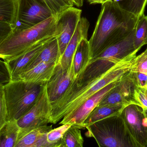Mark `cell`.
I'll list each match as a JSON object with an SVG mask.
<instances>
[{"label":"cell","instance_id":"obj_7","mask_svg":"<svg viewBox=\"0 0 147 147\" xmlns=\"http://www.w3.org/2000/svg\"><path fill=\"white\" fill-rule=\"evenodd\" d=\"M17 13L13 32L30 28L53 15L43 0H17Z\"/></svg>","mask_w":147,"mask_h":147},{"label":"cell","instance_id":"obj_23","mask_svg":"<svg viewBox=\"0 0 147 147\" xmlns=\"http://www.w3.org/2000/svg\"><path fill=\"white\" fill-rule=\"evenodd\" d=\"M80 129L77 126L71 125L64 134L61 143L65 147H84Z\"/></svg>","mask_w":147,"mask_h":147},{"label":"cell","instance_id":"obj_4","mask_svg":"<svg viewBox=\"0 0 147 147\" xmlns=\"http://www.w3.org/2000/svg\"><path fill=\"white\" fill-rule=\"evenodd\" d=\"M86 136L93 137L98 146L105 147H146L138 142L129 131L120 115L87 126Z\"/></svg>","mask_w":147,"mask_h":147},{"label":"cell","instance_id":"obj_12","mask_svg":"<svg viewBox=\"0 0 147 147\" xmlns=\"http://www.w3.org/2000/svg\"><path fill=\"white\" fill-rule=\"evenodd\" d=\"M82 10L72 7L59 14L58 22L60 27V33L57 37L60 59L73 36L78 23L81 19Z\"/></svg>","mask_w":147,"mask_h":147},{"label":"cell","instance_id":"obj_32","mask_svg":"<svg viewBox=\"0 0 147 147\" xmlns=\"http://www.w3.org/2000/svg\"><path fill=\"white\" fill-rule=\"evenodd\" d=\"M47 134L43 135L32 147H54L59 145L58 144H52L48 142L47 140Z\"/></svg>","mask_w":147,"mask_h":147},{"label":"cell","instance_id":"obj_8","mask_svg":"<svg viewBox=\"0 0 147 147\" xmlns=\"http://www.w3.org/2000/svg\"><path fill=\"white\" fill-rule=\"evenodd\" d=\"M51 103L47 95L46 84L42 86L34 105L16 121L20 129L19 138L31 130L47 126L51 123Z\"/></svg>","mask_w":147,"mask_h":147},{"label":"cell","instance_id":"obj_37","mask_svg":"<svg viewBox=\"0 0 147 147\" xmlns=\"http://www.w3.org/2000/svg\"><path fill=\"white\" fill-rule=\"evenodd\" d=\"M143 110H144V112H145V115L147 117V109H143Z\"/></svg>","mask_w":147,"mask_h":147},{"label":"cell","instance_id":"obj_24","mask_svg":"<svg viewBox=\"0 0 147 147\" xmlns=\"http://www.w3.org/2000/svg\"><path fill=\"white\" fill-rule=\"evenodd\" d=\"M118 3L122 8L140 17L145 13L147 1L146 0H121Z\"/></svg>","mask_w":147,"mask_h":147},{"label":"cell","instance_id":"obj_9","mask_svg":"<svg viewBox=\"0 0 147 147\" xmlns=\"http://www.w3.org/2000/svg\"><path fill=\"white\" fill-rule=\"evenodd\" d=\"M120 115L132 136L147 147V117L143 108L137 105H129L123 108Z\"/></svg>","mask_w":147,"mask_h":147},{"label":"cell","instance_id":"obj_27","mask_svg":"<svg viewBox=\"0 0 147 147\" xmlns=\"http://www.w3.org/2000/svg\"><path fill=\"white\" fill-rule=\"evenodd\" d=\"M131 71L147 76V51L146 50L141 54L136 56Z\"/></svg>","mask_w":147,"mask_h":147},{"label":"cell","instance_id":"obj_3","mask_svg":"<svg viewBox=\"0 0 147 147\" xmlns=\"http://www.w3.org/2000/svg\"><path fill=\"white\" fill-rule=\"evenodd\" d=\"M59 14L53 15L28 29L13 32L0 45V59L5 62L36 45L58 37L60 33Z\"/></svg>","mask_w":147,"mask_h":147},{"label":"cell","instance_id":"obj_18","mask_svg":"<svg viewBox=\"0 0 147 147\" xmlns=\"http://www.w3.org/2000/svg\"><path fill=\"white\" fill-rule=\"evenodd\" d=\"M125 106L126 105L121 104L98 105L86 119L83 123V126L85 129L87 126L98 121L110 117L120 115Z\"/></svg>","mask_w":147,"mask_h":147},{"label":"cell","instance_id":"obj_26","mask_svg":"<svg viewBox=\"0 0 147 147\" xmlns=\"http://www.w3.org/2000/svg\"><path fill=\"white\" fill-rule=\"evenodd\" d=\"M71 125L70 124H63L59 127L53 129L47 134V142L52 144H60L64 134Z\"/></svg>","mask_w":147,"mask_h":147},{"label":"cell","instance_id":"obj_5","mask_svg":"<svg viewBox=\"0 0 147 147\" xmlns=\"http://www.w3.org/2000/svg\"><path fill=\"white\" fill-rule=\"evenodd\" d=\"M135 29L127 37L105 49L91 59L86 69L74 81L82 83L96 78L127 57L138 53L134 45Z\"/></svg>","mask_w":147,"mask_h":147},{"label":"cell","instance_id":"obj_38","mask_svg":"<svg viewBox=\"0 0 147 147\" xmlns=\"http://www.w3.org/2000/svg\"><path fill=\"white\" fill-rule=\"evenodd\" d=\"M107 1V0H103L104 3L105 2H106V1Z\"/></svg>","mask_w":147,"mask_h":147},{"label":"cell","instance_id":"obj_17","mask_svg":"<svg viewBox=\"0 0 147 147\" xmlns=\"http://www.w3.org/2000/svg\"><path fill=\"white\" fill-rule=\"evenodd\" d=\"M57 38L47 43L37 57L28 65L24 71L29 70L40 63H50L60 60L59 48ZM22 72V73H23Z\"/></svg>","mask_w":147,"mask_h":147},{"label":"cell","instance_id":"obj_19","mask_svg":"<svg viewBox=\"0 0 147 147\" xmlns=\"http://www.w3.org/2000/svg\"><path fill=\"white\" fill-rule=\"evenodd\" d=\"M20 133L16 121H8L0 130V147H14Z\"/></svg>","mask_w":147,"mask_h":147},{"label":"cell","instance_id":"obj_15","mask_svg":"<svg viewBox=\"0 0 147 147\" xmlns=\"http://www.w3.org/2000/svg\"><path fill=\"white\" fill-rule=\"evenodd\" d=\"M57 63V61L40 63L29 70L22 73L18 80L31 84H46L53 74Z\"/></svg>","mask_w":147,"mask_h":147},{"label":"cell","instance_id":"obj_40","mask_svg":"<svg viewBox=\"0 0 147 147\" xmlns=\"http://www.w3.org/2000/svg\"><path fill=\"white\" fill-rule=\"evenodd\" d=\"M146 51H147V47L146 49Z\"/></svg>","mask_w":147,"mask_h":147},{"label":"cell","instance_id":"obj_10","mask_svg":"<svg viewBox=\"0 0 147 147\" xmlns=\"http://www.w3.org/2000/svg\"><path fill=\"white\" fill-rule=\"evenodd\" d=\"M119 80L106 86L86 99L78 108L65 116L59 124H70L77 126L81 129H84L83 123L86 119L93 109L98 105L104 97L116 86Z\"/></svg>","mask_w":147,"mask_h":147},{"label":"cell","instance_id":"obj_6","mask_svg":"<svg viewBox=\"0 0 147 147\" xmlns=\"http://www.w3.org/2000/svg\"><path fill=\"white\" fill-rule=\"evenodd\" d=\"M43 85L20 80H10L3 85L8 121H18L32 109Z\"/></svg>","mask_w":147,"mask_h":147},{"label":"cell","instance_id":"obj_20","mask_svg":"<svg viewBox=\"0 0 147 147\" xmlns=\"http://www.w3.org/2000/svg\"><path fill=\"white\" fill-rule=\"evenodd\" d=\"M52 126H45L31 130L18 139L14 147H32L43 135L53 129Z\"/></svg>","mask_w":147,"mask_h":147},{"label":"cell","instance_id":"obj_35","mask_svg":"<svg viewBox=\"0 0 147 147\" xmlns=\"http://www.w3.org/2000/svg\"><path fill=\"white\" fill-rule=\"evenodd\" d=\"M144 90H145V92H146V94L147 95V84L145 85V86L143 87Z\"/></svg>","mask_w":147,"mask_h":147},{"label":"cell","instance_id":"obj_41","mask_svg":"<svg viewBox=\"0 0 147 147\" xmlns=\"http://www.w3.org/2000/svg\"><path fill=\"white\" fill-rule=\"evenodd\" d=\"M146 1H147V0H146Z\"/></svg>","mask_w":147,"mask_h":147},{"label":"cell","instance_id":"obj_30","mask_svg":"<svg viewBox=\"0 0 147 147\" xmlns=\"http://www.w3.org/2000/svg\"><path fill=\"white\" fill-rule=\"evenodd\" d=\"M12 26L9 23L0 22V45L13 32Z\"/></svg>","mask_w":147,"mask_h":147},{"label":"cell","instance_id":"obj_31","mask_svg":"<svg viewBox=\"0 0 147 147\" xmlns=\"http://www.w3.org/2000/svg\"><path fill=\"white\" fill-rule=\"evenodd\" d=\"M137 94L138 100L141 107L143 109H147V95L144 88L138 87Z\"/></svg>","mask_w":147,"mask_h":147},{"label":"cell","instance_id":"obj_16","mask_svg":"<svg viewBox=\"0 0 147 147\" xmlns=\"http://www.w3.org/2000/svg\"><path fill=\"white\" fill-rule=\"evenodd\" d=\"M91 60L90 50L87 38L82 39L74 55L73 69L75 80L84 72Z\"/></svg>","mask_w":147,"mask_h":147},{"label":"cell","instance_id":"obj_2","mask_svg":"<svg viewBox=\"0 0 147 147\" xmlns=\"http://www.w3.org/2000/svg\"><path fill=\"white\" fill-rule=\"evenodd\" d=\"M139 17L122 8L118 2L113 0L103 3L89 40L91 59L127 37L136 28Z\"/></svg>","mask_w":147,"mask_h":147},{"label":"cell","instance_id":"obj_28","mask_svg":"<svg viewBox=\"0 0 147 147\" xmlns=\"http://www.w3.org/2000/svg\"><path fill=\"white\" fill-rule=\"evenodd\" d=\"M3 85H0V130L8 122L7 110L4 96Z\"/></svg>","mask_w":147,"mask_h":147},{"label":"cell","instance_id":"obj_13","mask_svg":"<svg viewBox=\"0 0 147 147\" xmlns=\"http://www.w3.org/2000/svg\"><path fill=\"white\" fill-rule=\"evenodd\" d=\"M50 41L36 45L20 55L5 61L10 74L11 80H18L20 75L39 54L45 45Z\"/></svg>","mask_w":147,"mask_h":147},{"label":"cell","instance_id":"obj_36","mask_svg":"<svg viewBox=\"0 0 147 147\" xmlns=\"http://www.w3.org/2000/svg\"><path fill=\"white\" fill-rule=\"evenodd\" d=\"M54 147H65L62 143H60V144H59V145H57L56 146Z\"/></svg>","mask_w":147,"mask_h":147},{"label":"cell","instance_id":"obj_22","mask_svg":"<svg viewBox=\"0 0 147 147\" xmlns=\"http://www.w3.org/2000/svg\"><path fill=\"white\" fill-rule=\"evenodd\" d=\"M134 45L136 51H139L142 47L147 45V16H140L136 27Z\"/></svg>","mask_w":147,"mask_h":147},{"label":"cell","instance_id":"obj_21","mask_svg":"<svg viewBox=\"0 0 147 147\" xmlns=\"http://www.w3.org/2000/svg\"><path fill=\"white\" fill-rule=\"evenodd\" d=\"M17 0H0V22L14 25L17 13Z\"/></svg>","mask_w":147,"mask_h":147},{"label":"cell","instance_id":"obj_39","mask_svg":"<svg viewBox=\"0 0 147 147\" xmlns=\"http://www.w3.org/2000/svg\"><path fill=\"white\" fill-rule=\"evenodd\" d=\"M99 146V147H105L102 146Z\"/></svg>","mask_w":147,"mask_h":147},{"label":"cell","instance_id":"obj_14","mask_svg":"<svg viewBox=\"0 0 147 147\" xmlns=\"http://www.w3.org/2000/svg\"><path fill=\"white\" fill-rule=\"evenodd\" d=\"M89 27V21L85 17H81L63 55L59 60V63L64 69H68L70 66L76 48L81 40L88 38Z\"/></svg>","mask_w":147,"mask_h":147},{"label":"cell","instance_id":"obj_33","mask_svg":"<svg viewBox=\"0 0 147 147\" xmlns=\"http://www.w3.org/2000/svg\"><path fill=\"white\" fill-rule=\"evenodd\" d=\"M70 1L73 3L74 6L78 7H82L84 4V0H70Z\"/></svg>","mask_w":147,"mask_h":147},{"label":"cell","instance_id":"obj_1","mask_svg":"<svg viewBox=\"0 0 147 147\" xmlns=\"http://www.w3.org/2000/svg\"><path fill=\"white\" fill-rule=\"evenodd\" d=\"M137 53L127 57L96 78L79 84L74 81L62 96L51 104V123H57L101 89L130 73Z\"/></svg>","mask_w":147,"mask_h":147},{"label":"cell","instance_id":"obj_25","mask_svg":"<svg viewBox=\"0 0 147 147\" xmlns=\"http://www.w3.org/2000/svg\"><path fill=\"white\" fill-rule=\"evenodd\" d=\"M46 3L51 10L53 15H57L71 7H74L70 0H45Z\"/></svg>","mask_w":147,"mask_h":147},{"label":"cell","instance_id":"obj_34","mask_svg":"<svg viewBox=\"0 0 147 147\" xmlns=\"http://www.w3.org/2000/svg\"><path fill=\"white\" fill-rule=\"evenodd\" d=\"M90 4H102L104 3L103 0H87Z\"/></svg>","mask_w":147,"mask_h":147},{"label":"cell","instance_id":"obj_29","mask_svg":"<svg viewBox=\"0 0 147 147\" xmlns=\"http://www.w3.org/2000/svg\"><path fill=\"white\" fill-rule=\"evenodd\" d=\"M10 80L11 77L7 65L0 59V85L5 84Z\"/></svg>","mask_w":147,"mask_h":147},{"label":"cell","instance_id":"obj_11","mask_svg":"<svg viewBox=\"0 0 147 147\" xmlns=\"http://www.w3.org/2000/svg\"><path fill=\"white\" fill-rule=\"evenodd\" d=\"M74 80L73 60L68 69H64L59 61L55 66L53 74L46 84L47 95L51 103L60 98Z\"/></svg>","mask_w":147,"mask_h":147}]
</instances>
